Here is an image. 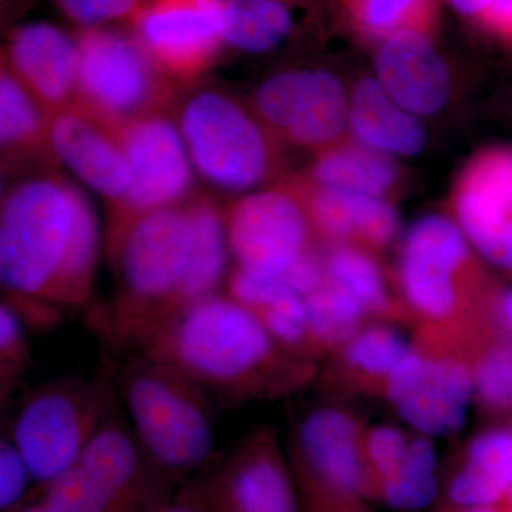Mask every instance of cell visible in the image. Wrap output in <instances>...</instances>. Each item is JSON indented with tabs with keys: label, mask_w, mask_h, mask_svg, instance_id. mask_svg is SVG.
I'll list each match as a JSON object with an SVG mask.
<instances>
[{
	"label": "cell",
	"mask_w": 512,
	"mask_h": 512,
	"mask_svg": "<svg viewBox=\"0 0 512 512\" xmlns=\"http://www.w3.org/2000/svg\"><path fill=\"white\" fill-rule=\"evenodd\" d=\"M103 235L89 197L63 175H30L0 207V291L10 305L56 318L89 308Z\"/></svg>",
	"instance_id": "obj_1"
},
{
	"label": "cell",
	"mask_w": 512,
	"mask_h": 512,
	"mask_svg": "<svg viewBox=\"0 0 512 512\" xmlns=\"http://www.w3.org/2000/svg\"><path fill=\"white\" fill-rule=\"evenodd\" d=\"M138 355L160 360L211 397L235 403L284 399L319 372L315 363L286 353L247 309L222 292L185 309Z\"/></svg>",
	"instance_id": "obj_2"
},
{
	"label": "cell",
	"mask_w": 512,
	"mask_h": 512,
	"mask_svg": "<svg viewBox=\"0 0 512 512\" xmlns=\"http://www.w3.org/2000/svg\"><path fill=\"white\" fill-rule=\"evenodd\" d=\"M104 242L117 293L101 329L111 345L136 355L197 303L190 289L194 232L187 205L137 215L106 229Z\"/></svg>",
	"instance_id": "obj_3"
},
{
	"label": "cell",
	"mask_w": 512,
	"mask_h": 512,
	"mask_svg": "<svg viewBox=\"0 0 512 512\" xmlns=\"http://www.w3.org/2000/svg\"><path fill=\"white\" fill-rule=\"evenodd\" d=\"M399 299L414 328L471 330L491 288L457 222L421 218L407 232L397 266Z\"/></svg>",
	"instance_id": "obj_4"
},
{
	"label": "cell",
	"mask_w": 512,
	"mask_h": 512,
	"mask_svg": "<svg viewBox=\"0 0 512 512\" xmlns=\"http://www.w3.org/2000/svg\"><path fill=\"white\" fill-rule=\"evenodd\" d=\"M128 426L147 457L167 474L200 467L215 443L212 397L173 367L130 355L119 375Z\"/></svg>",
	"instance_id": "obj_5"
},
{
	"label": "cell",
	"mask_w": 512,
	"mask_h": 512,
	"mask_svg": "<svg viewBox=\"0 0 512 512\" xmlns=\"http://www.w3.org/2000/svg\"><path fill=\"white\" fill-rule=\"evenodd\" d=\"M195 174L224 191H248L275 174L274 134L234 97L215 89L178 93L171 107Z\"/></svg>",
	"instance_id": "obj_6"
},
{
	"label": "cell",
	"mask_w": 512,
	"mask_h": 512,
	"mask_svg": "<svg viewBox=\"0 0 512 512\" xmlns=\"http://www.w3.org/2000/svg\"><path fill=\"white\" fill-rule=\"evenodd\" d=\"M473 333L416 328L409 352L394 370L383 397L410 430L433 439L463 427L473 403Z\"/></svg>",
	"instance_id": "obj_7"
},
{
	"label": "cell",
	"mask_w": 512,
	"mask_h": 512,
	"mask_svg": "<svg viewBox=\"0 0 512 512\" xmlns=\"http://www.w3.org/2000/svg\"><path fill=\"white\" fill-rule=\"evenodd\" d=\"M111 409L113 390L103 379L64 377L30 394L12 430L30 478L47 485L76 466Z\"/></svg>",
	"instance_id": "obj_8"
},
{
	"label": "cell",
	"mask_w": 512,
	"mask_h": 512,
	"mask_svg": "<svg viewBox=\"0 0 512 512\" xmlns=\"http://www.w3.org/2000/svg\"><path fill=\"white\" fill-rule=\"evenodd\" d=\"M77 101L113 121L171 110L181 87L147 55L133 32L80 30Z\"/></svg>",
	"instance_id": "obj_9"
},
{
	"label": "cell",
	"mask_w": 512,
	"mask_h": 512,
	"mask_svg": "<svg viewBox=\"0 0 512 512\" xmlns=\"http://www.w3.org/2000/svg\"><path fill=\"white\" fill-rule=\"evenodd\" d=\"M130 185L109 210L107 229L137 215L184 204L195 194V171L170 110L120 121Z\"/></svg>",
	"instance_id": "obj_10"
},
{
	"label": "cell",
	"mask_w": 512,
	"mask_h": 512,
	"mask_svg": "<svg viewBox=\"0 0 512 512\" xmlns=\"http://www.w3.org/2000/svg\"><path fill=\"white\" fill-rule=\"evenodd\" d=\"M229 254L249 274L281 276L315 247L298 185L251 192L224 210Z\"/></svg>",
	"instance_id": "obj_11"
},
{
	"label": "cell",
	"mask_w": 512,
	"mask_h": 512,
	"mask_svg": "<svg viewBox=\"0 0 512 512\" xmlns=\"http://www.w3.org/2000/svg\"><path fill=\"white\" fill-rule=\"evenodd\" d=\"M254 111L274 136L298 147L326 148L348 128L349 97L332 74L289 70L258 87Z\"/></svg>",
	"instance_id": "obj_12"
},
{
	"label": "cell",
	"mask_w": 512,
	"mask_h": 512,
	"mask_svg": "<svg viewBox=\"0 0 512 512\" xmlns=\"http://www.w3.org/2000/svg\"><path fill=\"white\" fill-rule=\"evenodd\" d=\"M367 421L339 403L316 407L293 430L291 468L299 485H316L348 497L370 500L362 456Z\"/></svg>",
	"instance_id": "obj_13"
},
{
	"label": "cell",
	"mask_w": 512,
	"mask_h": 512,
	"mask_svg": "<svg viewBox=\"0 0 512 512\" xmlns=\"http://www.w3.org/2000/svg\"><path fill=\"white\" fill-rule=\"evenodd\" d=\"M130 25L158 69L180 87L204 76L224 46L202 0H147Z\"/></svg>",
	"instance_id": "obj_14"
},
{
	"label": "cell",
	"mask_w": 512,
	"mask_h": 512,
	"mask_svg": "<svg viewBox=\"0 0 512 512\" xmlns=\"http://www.w3.org/2000/svg\"><path fill=\"white\" fill-rule=\"evenodd\" d=\"M47 147L52 161L103 197L109 210L126 197L130 170L117 121L76 101L50 114Z\"/></svg>",
	"instance_id": "obj_15"
},
{
	"label": "cell",
	"mask_w": 512,
	"mask_h": 512,
	"mask_svg": "<svg viewBox=\"0 0 512 512\" xmlns=\"http://www.w3.org/2000/svg\"><path fill=\"white\" fill-rule=\"evenodd\" d=\"M205 487L217 512H299L295 477L271 426L252 430Z\"/></svg>",
	"instance_id": "obj_16"
},
{
	"label": "cell",
	"mask_w": 512,
	"mask_h": 512,
	"mask_svg": "<svg viewBox=\"0 0 512 512\" xmlns=\"http://www.w3.org/2000/svg\"><path fill=\"white\" fill-rule=\"evenodd\" d=\"M454 212L471 247L503 268L512 231V148H490L468 163Z\"/></svg>",
	"instance_id": "obj_17"
},
{
	"label": "cell",
	"mask_w": 512,
	"mask_h": 512,
	"mask_svg": "<svg viewBox=\"0 0 512 512\" xmlns=\"http://www.w3.org/2000/svg\"><path fill=\"white\" fill-rule=\"evenodd\" d=\"M3 56L20 82L49 114L77 101L79 42L66 30L46 22L10 29Z\"/></svg>",
	"instance_id": "obj_18"
},
{
	"label": "cell",
	"mask_w": 512,
	"mask_h": 512,
	"mask_svg": "<svg viewBox=\"0 0 512 512\" xmlns=\"http://www.w3.org/2000/svg\"><path fill=\"white\" fill-rule=\"evenodd\" d=\"M77 466L100 485L120 512H148L165 500L157 487L156 474L161 471L113 409Z\"/></svg>",
	"instance_id": "obj_19"
},
{
	"label": "cell",
	"mask_w": 512,
	"mask_h": 512,
	"mask_svg": "<svg viewBox=\"0 0 512 512\" xmlns=\"http://www.w3.org/2000/svg\"><path fill=\"white\" fill-rule=\"evenodd\" d=\"M376 73L386 93L417 117L443 109L450 94L446 63L420 30L386 37L377 52Z\"/></svg>",
	"instance_id": "obj_20"
},
{
	"label": "cell",
	"mask_w": 512,
	"mask_h": 512,
	"mask_svg": "<svg viewBox=\"0 0 512 512\" xmlns=\"http://www.w3.org/2000/svg\"><path fill=\"white\" fill-rule=\"evenodd\" d=\"M296 185L313 235L328 245H355L376 254L396 238L399 217L384 198Z\"/></svg>",
	"instance_id": "obj_21"
},
{
	"label": "cell",
	"mask_w": 512,
	"mask_h": 512,
	"mask_svg": "<svg viewBox=\"0 0 512 512\" xmlns=\"http://www.w3.org/2000/svg\"><path fill=\"white\" fill-rule=\"evenodd\" d=\"M410 343L393 323L369 322L326 359L316 379L339 396L383 399Z\"/></svg>",
	"instance_id": "obj_22"
},
{
	"label": "cell",
	"mask_w": 512,
	"mask_h": 512,
	"mask_svg": "<svg viewBox=\"0 0 512 512\" xmlns=\"http://www.w3.org/2000/svg\"><path fill=\"white\" fill-rule=\"evenodd\" d=\"M225 293L247 309L286 353L318 365L312 356L305 299L281 276L254 275L234 268L225 282Z\"/></svg>",
	"instance_id": "obj_23"
},
{
	"label": "cell",
	"mask_w": 512,
	"mask_h": 512,
	"mask_svg": "<svg viewBox=\"0 0 512 512\" xmlns=\"http://www.w3.org/2000/svg\"><path fill=\"white\" fill-rule=\"evenodd\" d=\"M512 483V429L494 427L468 441L447 484L448 507L500 505Z\"/></svg>",
	"instance_id": "obj_24"
},
{
	"label": "cell",
	"mask_w": 512,
	"mask_h": 512,
	"mask_svg": "<svg viewBox=\"0 0 512 512\" xmlns=\"http://www.w3.org/2000/svg\"><path fill=\"white\" fill-rule=\"evenodd\" d=\"M357 143L387 156H414L426 144L419 121L396 103L376 79L357 84L349 99V123Z\"/></svg>",
	"instance_id": "obj_25"
},
{
	"label": "cell",
	"mask_w": 512,
	"mask_h": 512,
	"mask_svg": "<svg viewBox=\"0 0 512 512\" xmlns=\"http://www.w3.org/2000/svg\"><path fill=\"white\" fill-rule=\"evenodd\" d=\"M49 111L6 63L0 47V157L6 163H50Z\"/></svg>",
	"instance_id": "obj_26"
},
{
	"label": "cell",
	"mask_w": 512,
	"mask_h": 512,
	"mask_svg": "<svg viewBox=\"0 0 512 512\" xmlns=\"http://www.w3.org/2000/svg\"><path fill=\"white\" fill-rule=\"evenodd\" d=\"M323 254L326 278L356 299L375 322L412 325L399 296L390 291L376 254L355 245H328Z\"/></svg>",
	"instance_id": "obj_27"
},
{
	"label": "cell",
	"mask_w": 512,
	"mask_h": 512,
	"mask_svg": "<svg viewBox=\"0 0 512 512\" xmlns=\"http://www.w3.org/2000/svg\"><path fill=\"white\" fill-rule=\"evenodd\" d=\"M316 187L384 198L399 181V167L392 157L357 141L323 148L312 167Z\"/></svg>",
	"instance_id": "obj_28"
},
{
	"label": "cell",
	"mask_w": 512,
	"mask_h": 512,
	"mask_svg": "<svg viewBox=\"0 0 512 512\" xmlns=\"http://www.w3.org/2000/svg\"><path fill=\"white\" fill-rule=\"evenodd\" d=\"M214 19L222 45L264 53L281 45L292 16L281 0H202Z\"/></svg>",
	"instance_id": "obj_29"
},
{
	"label": "cell",
	"mask_w": 512,
	"mask_h": 512,
	"mask_svg": "<svg viewBox=\"0 0 512 512\" xmlns=\"http://www.w3.org/2000/svg\"><path fill=\"white\" fill-rule=\"evenodd\" d=\"M473 403L490 419L512 414V338L487 318L471 339Z\"/></svg>",
	"instance_id": "obj_30"
},
{
	"label": "cell",
	"mask_w": 512,
	"mask_h": 512,
	"mask_svg": "<svg viewBox=\"0 0 512 512\" xmlns=\"http://www.w3.org/2000/svg\"><path fill=\"white\" fill-rule=\"evenodd\" d=\"M313 360H326L372 320L365 308L328 278L305 298Z\"/></svg>",
	"instance_id": "obj_31"
},
{
	"label": "cell",
	"mask_w": 512,
	"mask_h": 512,
	"mask_svg": "<svg viewBox=\"0 0 512 512\" xmlns=\"http://www.w3.org/2000/svg\"><path fill=\"white\" fill-rule=\"evenodd\" d=\"M439 493L433 439L412 430L409 444L392 476L380 485L376 500L400 511L427 507Z\"/></svg>",
	"instance_id": "obj_32"
},
{
	"label": "cell",
	"mask_w": 512,
	"mask_h": 512,
	"mask_svg": "<svg viewBox=\"0 0 512 512\" xmlns=\"http://www.w3.org/2000/svg\"><path fill=\"white\" fill-rule=\"evenodd\" d=\"M357 25L366 33L386 37L404 30L429 32L433 0H349Z\"/></svg>",
	"instance_id": "obj_33"
},
{
	"label": "cell",
	"mask_w": 512,
	"mask_h": 512,
	"mask_svg": "<svg viewBox=\"0 0 512 512\" xmlns=\"http://www.w3.org/2000/svg\"><path fill=\"white\" fill-rule=\"evenodd\" d=\"M25 322L15 306L0 301V406L19 389L30 367Z\"/></svg>",
	"instance_id": "obj_34"
},
{
	"label": "cell",
	"mask_w": 512,
	"mask_h": 512,
	"mask_svg": "<svg viewBox=\"0 0 512 512\" xmlns=\"http://www.w3.org/2000/svg\"><path fill=\"white\" fill-rule=\"evenodd\" d=\"M412 430L406 431L392 424L367 423L362 437V456L370 485V500H376L384 483L402 460Z\"/></svg>",
	"instance_id": "obj_35"
},
{
	"label": "cell",
	"mask_w": 512,
	"mask_h": 512,
	"mask_svg": "<svg viewBox=\"0 0 512 512\" xmlns=\"http://www.w3.org/2000/svg\"><path fill=\"white\" fill-rule=\"evenodd\" d=\"M46 487L42 505L47 512H120L109 495L77 464Z\"/></svg>",
	"instance_id": "obj_36"
},
{
	"label": "cell",
	"mask_w": 512,
	"mask_h": 512,
	"mask_svg": "<svg viewBox=\"0 0 512 512\" xmlns=\"http://www.w3.org/2000/svg\"><path fill=\"white\" fill-rule=\"evenodd\" d=\"M64 18L80 30L133 22L147 0H53Z\"/></svg>",
	"instance_id": "obj_37"
},
{
	"label": "cell",
	"mask_w": 512,
	"mask_h": 512,
	"mask_svg": "<svg viewBox=\"0 0 512 512\" xmlns=\"http://www.w3.org/2000/svg\"><path fill=\"white\" fill-rule=\"evenodd\" d=\"M30 474L12 440L0 437V511L18 504L28 490Z\"/></svg>",
	"instance_id": "obj_38"
},
{
	"label": "cell",
	"mask_w": 512,
	"mask_h": 512,
	"mask_svg": "<svg viewBox=\"0 0 512 512\" xmlns=\"http://www.w3.org/2000/svg\"><path fill=\"white\" fill-rule=\"evenodd\" d=\"M308 512H367L363 500L316 487L299 485Z\"/></svg>",
	"instance_id": "obj_39"
},
{
	"label": "cell",
	"mask_w": 512,
	"mask_h": 512,
	"mask_svg": "<svg viewBox=\"0 0 512 512\" xmlns=\"http://www.w3.org/2000/svg\"><path fill=\"white\" fill-rule=\"evenodd\" d=\"M148 512H217L207 487H190L175 497L165 498Z\"/></svg>",
	"instance_id": "obj_40"
},
{
	"label": "cell",
	"mask_w": 512,
	"mask_h": 512,
	"mask_svg": "<svg viewBox=\"0 0 512 512\" xmlns=\"http://www.w3.org/2000/svg\"><path fill=\"white\" fill-rule=\"evenodd\" d=\"M485 318L512 338V286L491 288L485 303Z\"/></svg>",
	"instance_id": "obj_41"
},
{
	"label": "cell",
	"mask_w": 512,
	"mask_h": 512,
	"mask_svg": "<svg viewBox=\"0 0 512 512\" xmlns=\"http://www.w3.org/2000/svg\"><path fill=\"white\" fill-rule=\"evenodd\" d=\"M481 18L495 33L512 40V0H491Z\"/></svg>",
	"instance_id": "obj_42"
},
{
	"label": "cell",
	"mask_w": 512,
	"mask_h": 512,
	"mask_svg": "<svg viewBox=\"0 0 512 512\" xmlns=\"http://www.w3.org/2000/svg\"><path fill=\"white\" fill-rule=\"evenodd\" d=\"M29 5L30 0H0V29L22 16Z\"/></svg>",
	"instance_id": "obj_43"
},
{
	"label": "cell",
	"mask_w": 512,
	"mask_h": 512,
	"mask_svg": "<svg viewBox=\"0 0 512 512\" xmlns=\"http://www.w3.org/2000/svg\"><path fill=\"white\" fill-rule=\"evenodd\" d=\"M451 5L464 15H483L491 0H450Z\"/></svg>",
	"instance_id": "obj_44"
},
{
	"label": "cell",
	"mask_w": 512,
	"mask_h": 512,
	"mask_svg": "<svg viewBox=\"0 0 512 512\" xmlns=\"http://www.w3.org/2000/svg\"><path fill=\"white\" fill-rule=\"evenodd\" d=\"M441 512H504L501 505H480V507H447Z\"/></svg>",
	"instance_id": "obj_45"
},
{
	"label": "cell",
	"mask_w": 512,
	"mask_h": 512,
	"mask_svg": "<svg viewBox=\"0 0 512 512\" xmlns=\"http://www.w3.org/2000/svg\"><path fill=\"white\" fill-rule=\"evenodd\" d=\"M8 163L0 157V207L2 202L5 200L6 194H8Z\"/></svg>",
	"instance_id": "obj_46"
},
{
	"label": "cell",
	"mask_w": 512,
	"mask_h": 512,
	"mask_svg": "<svg viewBox=\"0 0 512 512\" xmlns=\"http://www.w3.org/2000/svg\"><path fill=\"white\" fill-rule=\"evenodd\" d=\"M504 512H512V483L508 487L507 494H505L503 503L500 504Z\"/></svg>",
	"instance_id": "obj_47"
},
{
	"label": "cell",
	"mask_w": 512,
	"mask_h": 512,
	"mask_svg": "<svg viewBox=\"0 0 512 512\" xmlns=\"http://www.w3.org/2000/svg\"><path fill=\"white\" fill-rule=\"evenodd\" d=\"M22 512H47L46 508L43 505H35V507H30L28 510Z\"/></svg>",
	"instance_id": "obj_48"
},
{
	"label": "cell",
	"mask_w": 512,
	"mask_h": 512,
	"mask_svg": "<svg viewBox=\"0 0 512 512\" xmlns=\"http://www.w3.org/2000/svg\"><path fill=\"white\" fill-rule=\"evenodd\" d=\"M510 420H511V429H512V414L510 416Z\"/></svg>",
	"instance_id": "obj_49"
}]
</instances>
